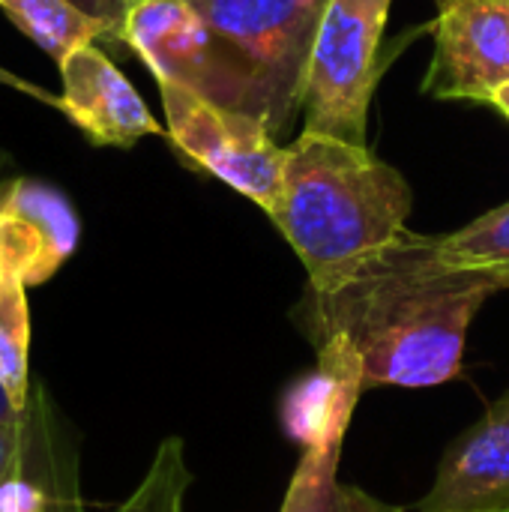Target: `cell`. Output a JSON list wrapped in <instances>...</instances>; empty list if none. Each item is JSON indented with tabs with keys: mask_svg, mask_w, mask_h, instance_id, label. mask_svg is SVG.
I'll list each match as a JSON object with an SVG mask.
<instances>
[{
	"mask_svg": "<svg viewBox=\"0 0 509 512\" xmlns=\"http://www.w3.org/2000/svg\"><path fill=\"white\" fill-rule=\"evenodd\" d=\"M504 285L453 267L438 237L405 231L390 249L333 291H306L297 321L315 348L342 342L363 372V390L438 387L462 372L468 330Z\"/></svg>",
	"mask_w": 509,
	"mask_h": 512,
	"instance_id": "cell-1",
	"label": "cell"
},
{
	"mask_svg": "<svg viewBox=\"0 0 509 512\" xmlns=\"http://www.w3.org/2000/svg\"><path fill=\"white\" fill-rule=\"evenodd\" d=\"M414 192L366 144L303 129L288 147L273 225L297 252L312 291L345 285L408 231Z\"/></svg>",
	"mask_w": 509,
	"mask_h": 512,
	"instance_id": "cell-2",
	"label": "cell"
},
{
	"mask_svg": "<svg viewBox=\"0 0 509 512\" xmlns=\"http://www.w3.org/2000/svg\"><path fill=\"white\" fill-rule=\"evenodd\" d=\"M120 42H126L156 81L180 84L201 99L264 117L267 90L252 63L219 36L192 0H138L129 6Z\"/></svg>",
	"mask_w": 509,
	"mask_h": 512,
	"instance_id": "cell-3",
	"label": "cell"
},
{
	"mask_svg": "<svg viewBox=\"0 0 509 512\" xmlns=\"http://www.w3.org/2000/svg\"><path fill=\"white\" fill-rule=\"evenodd\" d=\"M393 0H330L306 81V129L366 144L369 105L387 69L381 54Z\"/></svg>",
	"mask_w": 509,
	"mask_h": 512,
	"instance_id": "cell-4",
	"label": "cell"
},
{
	"mask_svg": "<svg viewBox=\"0 0 509 512\" xmlns=\"http://www.w3.org/2000/svg\"><path fill=\"white\" fill-rule=\"evenodd\" d=\"M156 84L174 150L273 216L285 189L288 147L276 141L270 123L246 111L219 108L180 84Z\"/></svg>",
	"mask_w": 509,
	"mask_h": 512,
	"instance_id": "cell-5",
	"label": "cell"
},
{
	"mask_svg": "<svg viewBox=\"0 0 509 512\" xmlns=\"http://www.w3.org/2000/svg\"><path fill=\"white\" fill-rule=\"evenodd\" d=\"M330 0H195L207 24L258 72L279 138L306 102L309 60Z\"/></svg>",
	"mask_w": 509,
	"mask_h": 512,
	"instance_id": "cell-6",
	"label": "cell"
},
{
	"mask_svg": "<svg viewBox=\"0 0 509 512\" xmlns=\"http://www.w3.org/2000/svg\"><path fill=\"white\" fill-rule=\"evenodd\" d=\"M315 384V423L306 438L297 474L288 486L282 512H402L336 480L342 441L354 417L357 399L363 396L360 363L342 342H324L318 348Z\"/></svg>",
	"mask_w": 509,
	"mask_h": 512,
	"instance_id": "cell-7",
	"label": "cell"
},
{
	"mask_svg": "<svg viewBox=\"0 0 509 512\" xmlns=\"http://www.w3.org/2000/svg\"><path fill=\"white\" fill-rule=\"evenodd\" d=\"M435 3V51L423 93L441 102H492L509 81V0Z\"/></svg>",
	"mask_w": 509,
	"mask_h": 512,
	"instance_id": "cell-8",
	"label": "cell"
},
{
	"mask_svg": "<svg viewBox=\"0 0 509 512\" xmlns=\"http://www.w3.org/2000/svg\"><path fill=\"white\" fill-rule=\"evenodd\" d=\"M78 237V213L57 186L36 177L0 183V273L36 288L72 258Z\"/></svg>",
	"mask_w": 509,
	"mask_h": 512,
	"instance_id": "cell-9",
	"label": "cell"
},
{
	"mask_svg": "<svg viewBox=\"0 0 509 512\" xmlns=\"http://www.w3.org/2000/svg\"><path fill=\"white\" fill-rule=\"evenodd\" d=\"M57 66L63 84L57 111H63L90 144L126 150L147 135H168L132 81L102 48H96V42L75 48Z\"/></svg>",
	"mask_w": 509,
	"mask_h": 512,
	"instance_id": "cell-10",
	"label": "cell"
},
{
	"mask_svg": "<svg viewBox=\"0 0 509 512\" xmlns=\"http://www.w3.org/2000/svg\"><path fill=\"white\" fill-rule=\"evenodd\" d=\"M509 510V393L441 459L417 512Z\"/></svg>",
	"mask_w": 509,
	"mask_h": 512,
	"instance_id": "cell-11",
	"label": "cell"
},
{
	"mask_svg": "<svg viewBox=\"0 0 509 512\" xmlns=\"http://www.w3.org/2000/svg\"><path fill=\"white\" fill-rule=\"evenodd\" d=\"M3 15L54 63H63L75 48L114 33L99 18L81 12L69 0H0Z\"/></svg>",
	"mask_w": 509,
	"mask_h": 512,
	"instance_id": "cell-12",
	"label": "cell"
},
{
	"mask_svg": "<svg viewBox=\"0 0 509 512\" xmlns=\"http://www.w3.org/2000/svg\"><path fill=\"white\" fill-rule=\"evenodd\" d=\"M438 252L447 264L486 273L509 288V201L453 234H441Z\"/></svg>",
	"mask_w": 509,
	"mask_h": 512,
	"instance_id": "cell-13",
	"label": "cell"
},
{
	"mask_svg": "<svg viewBox=\"0 0 509 512\" xmlns=\"http://www.w3.org/2000/svg\"><path fill=\"white\" fill-rule=\"evenodd\" d=\"M30 312H27V285L15 276L0 273V384L24 411L30 399Z\"/></svg>",
	"mask_w": 509,
	"mask_h": 512,
	"instance_id": "cell-14",
	"label": "cell"
},
{
	"mask_svg": "<svg viewBox=\"0 0 509 512\" xmlns=\"http://www.w3.org/2000/svg\"><path fill=\"white\" fill-rule=\"evenodd\" d=\"M195 483L183 441L165 438L135 492L114 512H186V492Z\"/></svg>",
	"mask_w": 509,
	"mask_h": 512,
	"instance_id": "cell-15",
	"label": "cell"
},
{
	"mask_svg": "<svg viewBox=\"0 0 509 512\" xmlns=\"http://www.w3.org/2000/svg\"><path fill=\"white\" fill-rule=\"evenodd\" d=\"M72 6H78L81 12L99 18L102 24H108V30L114 33V39H120L126 15H129V3L126 0H69Z\"/></svg>",
	"mask_w": 509,
	"mask_h": 512,
	"instance_id": "cell-16",
	"label": "cell"
},
{
	"mask_svg": "<svg viewBox=\"0 0 509 512\" xmlns=\"http://www.w3.org/2000/svg\"><path fill=\"white\" fill-rule=\"evenodd\" d=\"M18 453H21V423L15 426H0V489L9 483V477L18 468Z\"/></svg>",
	"mask_w": 509,
	"mask_h": 512,
	"instance_id": "cell-17",
	"label": "cell"
},
{
	"mask_svg": "<svg viewBox=\"0 0 509 512\" xmlns=\"http://www.w3.org/2000/svg\"><path fill=\"white\" fill-rule=\"evenodd\" d=\"M0 84L18 90V93H24V96H30V99H39L42 105L57 108V96H54V93H48L45 87H39V84H33V81H27V78H18L15 72H9V69H3V66H0Z\"/></svg>",
	"mask_w": 509,
	"mask_h": 512,
	"instance_id": "cell-18",
	"label": "cell"
},
{
	"mask_svg": "<svg viewBox=\"0 0 509 512\" xmlns=\"http://www.w3.org/2000/svg\"><path fill=\"white\" fill-rule=\"evenodd\" d=\"M15 423H21V411L15 408V402L0 384V426H15Z\"/></svg>",
	"mask_w": 509,
	"mask_h": 512,
	"instance_id": "cell-19",
	"label": "cell"
},
{
	"mask_svg": "<svg viewBox=\"0 0 509 512\" xmlns=\"http://www.w3.org/2000/svg\"><path fill=\"white\" fill-rule=\"evenodd\" d=\"M489 105H495V108H498V111H501V114L509 120V81L501 87V90H498V93H495V96H492V102H489Z\"/></svg>",
	"mask_w": 509,
	"mask_h": 512,
	"instance_id": "cell-20",
	"label": "cell"
},
{
	"mask_svg": "<svg viewBox=\"0 0 509 512\" xmlns=\"http://www.w3.org/2000/svg\"><path fill=\"white\" fill-rule=\"evenodd\" d=\"M126 3H129V6H132V3H138V0H126Z\"/></svg>",
	"mask_w": 509,
	"mask_h": 512,
	"instance_id": "cell-21",
	"label": "cell"
},
{
	"mask_svg": "<svg viewBox=\"0 0 509 512\" xmlns=\"http://www.w3.org/2000/svg\"><path fill=\"white\" fill-rule=\"evenodd\" d=\"M504 512H509V510H504Z\"/></svg>",
	"mask_w": 509,
	"mask_h": 512,
	"instance_id": "cell-22",
	"label": "cell"
},
{
	"mask_svg": "<svg viewBox=\"0 0 509 512\" xmlns=\"http://www.w3.org/2000/svg\"><path fill=\"white\" fill-rule=\"evenodd\" d=\"M192 3H195V0H192Z\"/></svg>",
	"mask_w": 509,
	"mask_h": 512,
	"instance_id": "cell-23",
	"label": "cell"
}]
</instances>
